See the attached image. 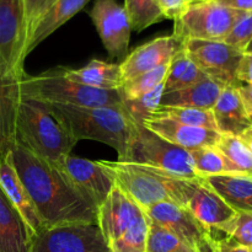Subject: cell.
Listing matches in <instances>:
<instances>
[{"label":"cell","mask_w":252,"mask_h":252,"mask_svg":"<svg viewBox=\"0 0 252 252\" xmlns=\"http://www.w3.org/2000/svg\"><path fill=\"white\" fill-rule=\"evenodd\" d=\"M11 159L46 228L96 223L97 207L58 166L41 159L19 143L12 149Z\"/></svg>","instance_id":"cell-1"},{"label":"cell","mask_w":252,"mask_h":252,"mask_svg":"<svg viewBox=\"0 0 252 252\" xmlns=\"http://www.w3.org/2000/svg\"><path fill=\"white\" fill-rule=\"evenodd\" d=\"M98 164L112 177L116 186L144 209L162 202L185 207L196 185L201 181L180 179L152 166L134 162L98 160Z\"/></svg>","instance_id":"cell-2"},{"label":"cell","mask_w":252,"mask_h":252,"mask_svg":"<svg viewBox=\"0 0 252 252\" xmlns=\"http://www.w3.org/2000/svg\"><path fill=\"white\" fill-rule=\"evenodd\" d=\"M76 140L90 139L107 144L122 161L135 123L122 107H79L43 102Z\"/></svg>","instance_id":"cell-3"},{"label":"cell","mask_w":252,"mask_h":252,"mask_svg":"<svg viewBox=\"0 0 252 252\" xmlns=\"http://www.w3.org/2000/svg\"><path fill=\"white\" fill-rule=\"evenodd\" d=\"M96 223L111 252H147L149 217L116 185L97 208Z\"/></svg>","instance_id":"cell-4"},{"label":"cell","mask_w":252,"mask_h":252,"mask_svg":"<svg viewBox=\"0 0 252 252\" xmlns=\"http://www.w3.org/2000/svg\"><path fill=\"white\" fill-rule=\"evenodd\" d=\"M16 137L19 144L54 165L78 143L43 102L24 97L17 108Z\"/></svg>","instance_id":"cell-5"},{"label":"cell","mask_w":252,"mask_h":252,"mask_svg":"<svg viewBox=\"0 0 252 252\" xmlns=\"http://www.w3.org/2000/svg\"><path fill=\"white\" fill-rule=\"evenodd\" d=\"M20 95L24 98L79 107H122L118 90H98L75 83L64 75V70L44 71L38 75L22 73L19 80Z\"/></svg>","instance_id":"cell-6"},{"label":"cell","mask_w":252,"mask_h":252,"mask_svg":"<svg viewBox=\"0 0 252 252\" xmlns=\"http://www.w3.org/2000/svg\"><path fill=\"white\" fill-rule=\"evenodd\" d=\"M122 161L147 165L180 179L202 180L194 170L187 150L166 142L138 123L133 128L132 138Z\"/></svg>","instance_id":"cell-7"},{"label":"cell","mask_w":252,"mask_h":252,"mask_svg":"<svg viewBox=\"0 0 252 252\" xmlns=\"http://www.w3.org/2000/svg\"><path fill=\"white\" fill-rule=\"evenodd\" d=\"M244 14L217 1H192L174 21L172 34L182 41H224Z\"/></svg>","instance_id":"cell-8"},{"label":"cell","mask_w":252,"mask_h":252,"mask_svg":"<svg viewBox=\"0 0 252 252\" xmlns=\"http://www.w3.org/2000/svg\"><path fill=\"white\" fill-rule=\"evenodd\" d=\"M26 44L24 0H0V78L24 73Z\"/></svg>","instance_id":"cell-9"},{"label":"cell","mask_w":252,"mask_h":252,"mask_svg":"<svg viewBox=\"0 0 252 252\" xmlns=\"http://www.w3.org/2000/svg\"><path fill=\"white\" fill-rule=\"evenodd\" d=\"M184 49L197 66L221 85L239 88L243 84L238 80V68L244 52L229 46L223 41H184Z\"/></svg>","instance_id":"cell-10"},{"label":"cell","mask_w":252,"mask_h":252,"mask_svg":"<svg viewBox=\"0 0 252 252\" xmlns=\"http://www.w3.org/2000/svg\"><path fill=\"white\" fill-rule=\"evenodd\" d=\"M30 252H111L97 223L52 226L39 231Z\"/></svg>","instance_id":"cell-11"},{"label":"cell","mask_w":252,"mask_h":252,"mask_svg":"<svg viewBox=\"0 0 252 252\" xmlns=\"http://www.w3.org/2000/svg\"><path fill=\"white\" fill-rule=\"evenodd\" d=\"M152 221L171 231L196 252H214L217 238L185 207L162 202L145 209Z\"/></svg>","instance_id":"cell-12"},{"label":"cell","mask_w":252,"mask_h":252,"mask_svg":"<svg viewBox=\"0 0 252 252\" xmlns=\"http://www.w3.org/2000/svg\"><path fill=\"white\" fill-rule=\"evenodd\" d=\"M89 14L108 54L113 58L127 56L132 26L125 6L116 0H96Z\"/></svg>","instance_id":"cell-13"},{"label":"cell","mask_w":252,"mask_h":252,"mask_svg":"<svg viewBox=\"0 0 252 252\" xmlns=\"http://www.w3.org/2000/svg\"><path fill=\"white\" fill-rule=\"evenodd\" d=\"M185 208L218 239L226 238L236 213L206 181L201 180L187 199Z\"/></svg>","instance_id":"cell-14"},{"label":"cell","mask_w":252,"mask_h":252,"mask_svg":"<svg viewBox=\"0 0 252 252\" xmlns=\"http://www.w3.org/2000/svg\"><path fill=\"white\" fill-rule=\"evenodd\" d=\"M56 166H58L74 186L97 208L115 186L112 177L101 167L98 161L69 154L56 164Z\"/></svg>","instance_id":"cell-15"},{"label":"cell","mask_w":252,"mask_h":252,"mask_svg":"<svg viewBox=\"0 0 252 252\" xmlns=\"http://www.w3.org/2000/svg\"><path fill=\"white\" fill-rule=\"evenodd\" d=\"M184 48V41L175 34L161 36L137 47L120 64L123 80L170 63L172 57Z\"/></svg>","instance_id":"cell-16"},{"label":"cell","mask_w":252,"mask_h":252,"mask_svg":"<svg viewBox=\"0 0 252 252\" xmlns=\"http://www.w3.org/2000/svg\"><path fill=\"white\" fill-rule=\"evenodd\" d=\"M143 126L166 142L187 152L203 147H216L220 137V133L217 130L191 127L164 116H150L143 121Z\"/></svg>","instance_id":"cell-17"},{"label":"cell","mask_w":252,"mask_h":252,"mask_svg":"<svg viewBox=\"0 0 252 252\" xmlns=\"http://www.w3.org/2000/svg\"><path fill=\"white\" fill-rule=\"evenodd\" d=\"M34 233L0 187V252H30Z\"/></svg>","instance_id":"cell-18"},{"label":"cell","mask_w":252,"mask_h":252,"mask_svg":"<svg viewBox=\"0 0 252 252\" xmlns=\"http://www.w3.org/2000/svg\"><path fill=\"white\" fill-rule=\"evenodd\" d=\"M0 187L15 208L24 217L26 223L34 233V236L46 229L31 196L15 170L11 153L5 158L4 161L0 162Z\"/></svg>","instance_id":"cell-19"},{"label":"cell","mask_w":252,"mask_h":252,"mask_svg":"<svg viewBox=\"0 0 252 252\" xmlns=\"http://www.w3.org/2000/svg\"><path fill=\"white\" fill-rule=\"evenodd\" d=\"M20 76L0 78V162L4 161L17 143V108L21 98Z\"/></svg>","instance_id":"cell-20"},{"label":"cell","mask_w":252,"mask_h":252,"mask_svg":"<svg viewBox=\"0 0 252 252\" xmlns=\"http://www.w3.org/2000/svg\"><path fill=\"white\" fill-rule=\"evenodd\" d=\"M217 129L220 134L239 135L252 126V120L246 112L238 88L226 86L221 90L216 105L212 108Z\"/></svg>","instance_id":"cell-21"},{"label":"cell","mask_w":252,"mask_h":252,"mask_svg":"<svg viewBox=\"0 0 252 252\" xmlns=\"http://www.w3.org/2000/svg\"><path fill=\"white\" fill-rule=\"evenodd\" d=\"M204 181L236 213L252 214V176L250 175H216L206 177Z\"/></svg>","instance_id":"cell-22"},{"label":"cell","mask_w":252,"mask_h":252,"mask_svg":"<svg viewBox=\"0 0 252 252\" xmlns=\"http://www.w3.org/2000/svg\"><path fill=\"white\" fill-rule=\"evenodd\" d=\"M89 1L90 0H56L34 26L27 41L26 56H29L39 43L48 38L59 27L81 11Z\"/></svg>","instance_id":"cell-23"},{"label":"cell","mask_w":252,"mask_h":252,"mask_svg":"<svg viewBox=\"0 0 252 252\" xmlns=\"http://www.w3.org/2000/svg\"><path fill=\"white\" fill-rule=\"evenodd\" d=\"M223 89L218 83L207 78L189 88L164 93L160 106L212 110Z\"/></svg>","instance_id":"cell-24"},{"label":"cell","mask_w":252,"mask_h":252,"mask_svg":"<svg viewBox=\"0 0 252 252\" xmlns=\"http://www.w3.org/2000/svg\"><path fill=\"white\" fill-rule=\"evenodd\" d=\"M64 75L75 83L98 89V90H118L123 84L120 64L93 59L90 63L79 69L63 68Z\"/></svg>","instance_id":"cell-25"},{"label":"cell","mask_w":252,"mask_h":252,"mask_svg":"<svg viewBox=\"0 0 252 252\" xmlns=\"http://www.w3.org/2000/svg\"><path fill=\"white\" fill-rule=\"evenodd\" d=\"M208 76L194 64L185 49L177 52L170 62L169 71L164 84V93L189 88Z\"/></svg>","instance_id":"cell-26"},{"label":"cell","mask_w":252,"mask_h":252,"mask_svg":"<svg viewBox=\"0 0 252 252\" xmlns=\"http://www.w3.org/2000/svg\"><path fill=\"white\" fill-rule=\"evenodd\" d=\"M189 153L193 161L194 170L202 179L216 175L238 174L216 147L198 148L189 150Z\"/></svg>","instance_id":"cell-27"},{"label":"cell","mask_w":252,"mask_h":252,"mask_svg":"<svg viewBox=\"0 0 252 252\" xmlns=\"http://www.w3.org/2000/svg\"><path fill=\"white\" fill-rule=\"evenodd\" d=\"M169 66L170 63H166L154 70L147 71V73H143L140 75L123 81L122 86L118 89L122 101L134 100V98L140 97V96L154 90L160 84L165 83Z\"/></svg>","instance_id":"cell-28"},{"label":"cell","mask_w":252,"mask_h":252,"mask_svg":"<svg viewBox=\"0 0 252 252\" xmlns=\"http://www.w3.org/2000/svg\"><path fill=\"white\" fill-rule=\"evenodd\" d=\"M216 148L228 160L235 172L252 176V153L236 135L220 134Z\"/></svg>","instance_id":"cell-29"},{"label":"cell","mask_w":252,"mask_h":252,"mask_svg":"<svg viewBox=\"0 0 252 252\" xmlns=\"http://www.w3.org/2000/svg\"><path fill=\"white\" fill-rule=\"evenodd\" d=\"M155 116H164L191 127L204 128V129L217 130L216 120L212 110H201L192 107H171V106H159L154 113ZM153 116V115H152Z\"/></svg>","instance_id":"cell-30"},{"label":"cell","mask_w":252,"mask_h":252,"mask_svg":"<svg viewBox=\"0 0 252 252\" xmlns=\"http://www.w3.org/2000/svg\"><path fill=\"white\" fill-rule=\"evenodd\" d=\"M132 31L140 32L165 19L155 0H125Z\"/></svg>","instance_id":"cell-31"},{"label":"cell","mask_w":252,"mask_h":252,"mask_svg":"<svg viewBox=\"0 0 252 252\" xmlns=\"http://www.w3.org/2000/svg\"><path fill=\"white\" fill-rule=\"evenodd\" d=\"M164 84L152 90L150 93L134 98V100L123 101V110L128 115V117L138 125H143V121L147 120L155 111L159 108L160 101H161L162 94H164Z\"/></svg>","instance_id":"cell-32"},{"label":"cell","mask_w":252,"mask_h":252,"mask_svg":"<svg viewBox=\"0 0 252 252\" xmlns=\"http://www.w3.org/2000/svg\"><path fill=\"white\" fill-rule=\"evenodd\" d=\"M147 252H196L176 235L150 220Z\"/></svg>","instance_id":"cell-33"},{"label":"cell","mask_w":252,"mask_h":252,"mask_svg":"<svg viewBox=\"0 0 252 252\" xmlns=\"http://www.w3.org/2000/svg\"><path fill=\"white\" fill-rule=\"evenodd\" d=\"M252 41V11L245 12L235 26L233 27L228 36L225 37L223 42H225L229 46L239 49V51L245 53L246 48Z\"/></svg>","instance_id":"cell-34"},{"label":"cell","mask_w":252,"mask_h":252,"mask_svg":"<svg viewBox=\"0 0 252 252\" xmlns=\"http://www.w3.org/2000/svg\"><path fill=\"white\" fill-rule=\"evenodd\" d=\"M225 239L238 245L252 249V214L238 213Z\"/></svg>","instance_id":"cell-35"},{"label":"cell","mask_w":252,"mask_h":252,"mask_svg":"<svg viewBox=\"0 0 252 252\" xmlns=\"http://www.w3.org/2000/svg\"><path fill=\"white\" fill-rule=\"evenodd\" d=\"M56 0H24V9H25V21H26L27 30V41L33 31L34 26L39 21L44 12L47 11ZM27 46V44H26Z\"/></svg>","instance_id":"cell-36"},{"label":"cell","mask_w":252,"mask_h":252,"mask_svg":"<svg viewBox=\"0 0 252 252\" xmlns=\"http://www.w3.org/2000/svg\"><path fill=\"white\" fill-rule=\"evenodd\" d=\"M165 19L176 20L187 7L186 0H155Z\"/></svg>","instance_id":"cell-37"},{"label":"cell","mask_w":252,"mask_h":252,"mask_svg":"<svg viewBox=\"0 0 252 252\" xmlns=\"http://www.w3.org/2000/svg\"><path fill=\"white\" fill-rule=\"evenodd\" d=\"M238 80L244 85L252 86V52H245L238 68Z\"/></svg>","instance_id":"cell-38"},{"label":"cell","mask_w":252,"mask_h":252,"mask_svg":"<svg viewBox=\"0 0 252 252\" xmlns=\"http://www.w3.org/2000/svg\"><path fill=\"white\" fill-rule=\"evenodd\" d=\"M214 252H252V249L231 243L230 240L225 238H217L216 245H214Z\"/></svg>","instance_id":"cell-39"},{"label":"cell","mask_w":252,"mask_h":252,"mask_svg":"<svg viewBox=\"0 0 252 252\" xmlns=\"http://www.w3.org/2000/svg\"><path fill=\"white\" fill-rule=\"evenodd\" d=\"M214 1L230 7V9L239 10V11H252V0H214Z\"/></svg>","instance_id":"cell-40"},{"label":"cell","mask_w":252,"mask_h":252,"mask_svg":"<svg viewBox=\"0 0 252 252\" xmlns=\"http://www.w3.org/2000/svg\"><path fill=\"white\" fill-rule=\"evenodd\" d=\"M239 94H240V97L243 100L244 106H245L246 112L249 113V116L252 120V86L249 85H240L238 88Z\"/></svg>","instance_id":"cell-41"},{"label":"cell","mask_w":252,"mask_h":252,"mask_svg":"<svg viewBox=\"0 0 252 252\" xmlns=\"http://www.w3.org/2000/svg\"><path fill=\"white\" fill-rule=\"evenodd\" d=\"M239 138H240L241 142H243L244 144L249 148V150L252 153V126L249 127L248 129L244 130V132L239 135Z\"/></svg>","instance_id":"cell-42"},{"label":"cell","mask_w":252,"mask_h":252,"mask_svg":"<svg viewBox=\"0 0 252 252\" xmlns=\"http://www.w3.org/2000/svg\"><path fill=\"white\" fill-rule=\"evenodd\" d=\"M245 52H252V41L250 42V44H249L248 48H246Z\"/></svg>","instance_id":"cell-43"},{"label":"cell","mask_w":252,"mask_h":252,"mask_svg":"<svg viewBox=\"0 0 252 252\" xmlns=\"http://www.w3.org/2000/svg\"><path fill=\"white\" fill-rule=\"evenodd\" d=\"M194 1H214V0H194Z\"/></svg>","instance_id":"cell-44"},{"label":"cell","mask_w":252,"mask_h":252,"mask_svg":"<svg viewBox=\"0 0 252 252\" xmlns=\"http://www.w3.org/2000/svg\"><path fill=\"white\" fill-rule=\"evenodd\" d=\"M192 1H194V0H186L187 4H189V2H192Z\"/></svg>","instance_id":"cell-45"}]
</instances>
